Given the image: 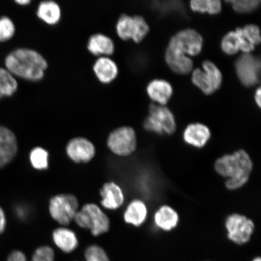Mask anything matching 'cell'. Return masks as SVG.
Listing matches in <instances>:
<instances>
[{
	"instance_id": "obj_30",
	"label": "cell",
	"mask_w": 261,
	"mask_h": 261,
	"mask_svg": "<svg viewBox=\"0 0 261 261\" xmlns=\"http://www.w3.org/2000/svg\"><path fill=\"white\" fill-rule=\"evenodd\" d=\"M15 26L11 19L7 16L0 18V42H5L14 37Z\"/></svg>"
},
{
	"instance_id": "obj_25",
	"label": "cell",
	"mask_w": 261,
	"mask_h": 261,
	"mask_svg": "<svg viewBox=\"0 0 261 261\" xmlns=\"http://www.w3.org/2000/svg\"><path fill=\"white\" fill-rule=\"evenodd\" d=\"M191 8L194 12L217 15L221 11L222 5L219 0H193Z\"/></svg>"
},
{
	"instance_id": "obj_5",
	"label": "cell",
	"mask_w": 261,
	"mask_h": 261,
	"mask_svg": "<svg viewBox=\"0 0 261 261\" xmlns=\"http://www.w3.org/2000/svg\"><path fill=\"white\" fill-rule=\"evenodd\" d=\"M143 127L149 132L170 135L175 132L177 125L174 114L167 107L151 104L149 115L145 120Z\"/></svg>"
},
{
	"instance_id": "obj_35",
	"label": "cell",
	"mask_w": 261,
	"mask_h": 261,
	"mask_svg": "<svg viewBox=\"0 0 261 261\" xmlns=\"http://www.w3.org/2000/svg\"><path fill=\"white\" fill-rule=\"evenodd\" d=\"M6 224V217L4 211L0 207V234L2 233L5 230Z\"/></svg>"
},
{
	"instance_id": "obj_17",
	"label": "cell",
	"mask_w": 261,
	"mask_h": 261,
	"mask_svg": "<svg viewBox=\"0 0 261 261\" xmlns=\"http://www.w3.org/2000/svg\"><path fill=\"white\" fill-rule=\"evenodd\" d=\"M102 198L101 204L110 210H116L124 203V195L122 189L114 182H106L100 189Z\"/></svg>"
},
{
	"instance_id": "obj_13",
	"label": "cell",
	"mask_w": 261,
	"mask_h": 261,
	"mask_svg": "<svg viewBox=\"0 0 261 261\" xmlns=\"http://www.w3.org/2000/svg\"><path fill=\"white\" fill-rule=\"evenodd\" d=\"M17 151V140L14 133L0 126V168L11 162Z\"/></svg>"
},
{
	"instance_id": "obj_7",
	"label": "cell",
	"mask_w": 261,
	"mask_h": 261,
	"mask_svg": "<svg viewBox=\"0 0 261 261\" xmlns=\"http://www.w3.org/2000/svg\"><path fill=\"white\" fill-rule=\"evenodd\" d=\"M79 203L72 194H58L52 197L49 204V211L53 219L63 226H67L74 220Z\"/></svg>"
},
{
	"instance_id": "obj_28",
	"label": "cell",
	"mask_w": 261,
	"mask_h": 261,
	"mask_svg": "<svg viewBox=\"0 0 261 261\" xmlns=\"http://www.w3.org/2000/svg\"><path fill=\"white\" fill-rule=\"evenodd\" d=\"M152 8L161 15H167L172 12H181L184 11V5L180 2H154Z\"/></svg>"
},
{
	"instance_id": "obj_3",
	"label": "cell",
	"mask_w": 261,
	"mask_h": 261,
	"mask_svg": "<svg viewBox=\"0 0 261 261\" xmlns=\"http://www.w3.org/2000/svg\"><path fill=\"white\" fill-rule=\"evenodd\" d=\"M74 220L80 227L89 228L94 237L107 233L110 230L109 218L95 204H85L77 211Z\"/></svg>"
},
{
	"instance_id": "obj_11",
	"label": "cell",
	"mask_w": 261,
	"mask_h": 261,
	"mask_svg": "<svg viewBox=\"0 0 261 261\" xmlns=\"http://www.w3.org/2000/svg\"><path fill=\"white\" fill-rule=\"evenodd\" d=\"M236 69L238 78L244 86L250 87L258 83L260 73L259 58L250 54H244L238 58Z\"/></svg>"
},
{
	"instance_id": "obj_10",
	"label": "cell",
	"mask_w": 261,
	"mask_h": 261,
	"mask_svg": "<svg viewBox=\"0 0 261 261\" xmlns=\"http://www.w3.org/2000/svg\"><path fill=\"white\" fill-rule=\"evenodd\" d=\"M225 227L228 240L238 245L249 243L255 228L252 220L239 214L228 216L225 221Z\"/></svg>"
},
{
	"instance_id": "obj_27",
	"label": "cell",
	"mask_w": 261,
	"mask_h": 261,
	"mask_svg": "<svg viewBox=\"0 0 261 261\" xmlns=\"http://www.w3.org/2000/svg\"><path fill=\"white\" fill-rule=\"evenodd\" d=\"M222 50L228 55H233L240 50V41L236 31L228 32L222 40Z\"/></svg>"
},
{
	"instance_id": "obj_14",
	"label": "cell",
	"mask_w": 261,
	"mask_h": 261,
	"mask_svg": "<svg viewBox=\"0 0 261 261\" xmlns=\"http://www.w3.org/2000/svg\"><path fill=\"white\" fill-rule=\"evenodd\" d=\"M93 70L97 80L105 84L112 83L119 74L117 64L110 57L98 58L94 62Z\"/></svg>"
},
{
	"instance_id": "obj_12",
	"label": "cell",
	"mask_w": 261,
	"mask_h": 261,
	"mask_svg": "<svg viewBox=\"0 0 261 261\" xmlns=\"http://www.w3.org/2000/svg\"><path fill=\"white\" fill-rule=\"evenodd\" d=\"M66 152L70 159L75 163H88L95 155L96 148L89 139L78 137L68 142Z\"/></svg>"
},
{
	"instance_id": "obj_21",
	"label": "cell",
	"mask_w": 261,
	"mask_h": 261,
	"mask_svg": "<svg viewBox=\"0 0 261 261\" xmlns=\"http://www.w3.org/2000/svg\"><path fill=\"white\" fill-rule=\"evenodd\" d=\"M147 215L148 210L144 202L135 200L130 202L127 207L123 218L126 223L139 227L145 223Z\"/></svg>"
},
{
	"instance_id": "obj_26",
	"label": "cell",
	"mask_w": 261,
	"mask_h": 261,
	"mask_svg": "<svg viewBox=\"0 0 261 261\" xmlns=\"http://www.w3.org/2000/svg\"><path fill=\"white\" fill-rule=\"evenodd\" d=\"M30 161L35 169L45 170L48 168V152L41 147H36L30 153Z\"/></svg>"
},
{
	"instance_id": "obj_34",
	"label": "cell",
	"mask_w": 261,
	"mask_h": 261,
	"mask_svg": "<svg viewBox=\"0 0 261 261\" xmlns=\"http://www.w3.org/2000/svg\"><path fill=\"white\" fill-rule=\"evenodd\" d=\"M8 261H28V260L25 254L21 251L15 250L9 254Z\"/></svg>"
},
{
	"instance_id": "obj_6",
	"label": "cell",
	"mask_w": 261,
	"mask_h": 261,
	"mask_svg": "<svg viewBox=\"0 0 261 261\" xmlns=\"http://www.w3.org/2000/svg\"><path fill=\"white\" fill-rule=\"evenodd\" d=\"M116 31L122 40H132L139 43L148 34L149 27L142 16L123 14L120 15L116 22Z\"/></svg>"
},
{
	"instance_id": "obj_36",
	"label": "cell",
	"mask_w": 261,
	"mask_h": 261,
	"mask_svg": "<svg viewBox=\"0 0 261 261\" xmlns=\"http://www.w3.org/2000/svg\"><path fill=\"white\" fill-rule=\"evenodd\" d=\"M260 89L259 88V89L256 90L255 96H254V99H255L257 105L259 107H260Z\"/></svg>"
},
{
	"instance_id": "obj_37",
	"label": "cell",
	"mask_w": 261,
	"mask_h": 261,
	"mask_svg": "<svg viewBox=\"0 0 261 261\" xmlns=\"http://www.w3.org/2000/svg\"><path fill=\"white\" fill-rule=\"evenodd\" d=\"M15 2L19 5L25 6L30 4L31 1L30 0H16Z\"/></svg>"
},
{
	"instance_id": "obj_4",
	"label": "cell",
	"mask_w": 261,
	"mask_h": 261,
	"mask_svg": "<svg viewBox=\"0 0 261 261\" xmlns=\"http://www.w3.org/2000/svg\"><path fill=\"white\" fill-rule=\"evenodd\" d=\"M203 45L201 35L194 29H188L178 32L171 39L166 50L182 56H196L200 54Z\"/></svg>"
},
{
	"instance_id": "obj_15",
	"label": "cell",
	"mask_w": 261,
	"mask_h": 261,
	"mask_svg": "<svg viewBox=\"0 0 261 261\" xmlns=\"http://www.w3.org/2000/svg\"><path fill=\"white\" fill-rule=\"evenodd\" d=\"M210 128L202 123H192L184 130V139L187 144L197 148H203L211 139Z\"/></svg>"
},
{
	"instance_id": "obj_16",
	"label": "cell",
	"mask_w": 261,
	"mask_h": 261,
	"mask_svg": "<svg viewBox=\"0 0 261 261\" xmlns=\"http://www.w3.org/2000/svg\"><path fill=\"white\" fill-rule=\"evenodd\" d=\"M87 48L90 53L95 56L110 57L115 50L114 42L109 36L96 33L91 35L87 42Z\"/></svg>"
},
{
	"instance_id": "obj_23",
	"label": "cell",
	"mask_w": 261,
	"mask_h": 261,
	"mask_svg": "<svg viewBox=\"0 0 261 261\" xmlns=\"http://www.w3.org/2000/svg\"><path fill=\"white\" fill-rule=\"evenodd\" d=\"M165 60L171 69L179 74H188L193 68V61L187 56H182L166 50Z\"/></svg>"
},
{
	"instance_id": "obj_24",
	"label": "cell",
	"mask_w": 261,
	"mask_h": 261,
	"mask_svg": "<svg viewBox=\"0 0 261 261\" xmlns=\"http://www.w3.org/2000/svg\"><path fill=\"white\" fill-rule=\"evenodd\" d=\"M18 84L16 78L9 71L0 68V99L11 96L18 89Z\"/></svg>"
},
{
	"instance_id": "obj_33",
	"label": "cell",
	"mask_w": 261,
	"mask_h": 261,
	"mask_svg": "<svg viewBox=\"0 0 261 261\" xmlns=\"http://www.w3.org/2000/svg\"><path fill=\"white\" fill-rule=\"evenodd\" d=\"M55 253L53 249L49 246L38 247L33 254L32 261H54Z\"/></svg>"
},
{
	"instance_id": "obj_8",
	"label": "cell",
	"mask_w": 261,
	"mask_h": 261,
	"mask_svg": "<svg viewBox=\"0 0 261 261\" xmlns=\"http://www.w3.org/2000/svg\"><path fill=\"white\" fill-rule=\"evenodd\" d=\"M203 70L197 68L192 73V83L207 95L220 89L223 83V75L216 65L210 61L203 63Z\"/></svg>"
},
{
	"instance_id": "obj_9",
	"label": "cell",
	"mask_w": 261,
	"mask_h": 261,
	"mask_svg": "<svg viewBox=\"0 0 261 261\" xmlns=\"http://www.w3.org/2000/svg\"><path fill=\"white\" fill-rule=\"evenodd\" d=\"M107 146L114 154L126 156L133 154L137 148L135 129L130 126H121L113 130L107 139Z\"/></svg>"
},
{
	"instance_id": "obj_2",
	"label": "cell",
	"mask_w": 261,
	"mask_h": 261,
	"mask_svg": "<svg viewBox=\"0 0 261 261\" xmlns=\"http://www.w3.org/2000/svg\"><path fill=\"white\" fill-rule=\"evenodd\" d=\"M253 166L252 159L243 149L222 156L214 164L215 171L222 177L227 178L225 185L230 191L237 190L247 184Z\"/></svg>"
},
{
	"instance_id": "obj_19",
	"label": "cell",
	"mask_w": 261,
	"mask_h": 261,
	"mask_svg": "<svg viewBox=\"0 0 261 261\" xmlns=\"http://www.w3.org/2000/svg\"><path fill=\"white\" fill-rule=\"evenodd\" d=\"M146 90L148 96L153 101L162 106L168 102L173 93L171 84L162 80L151 81L147 87Z\"/></svg>"
},
{
	"instance_id": "obj_20",
	"label": "cell",
	"mask_w": 261,
	"mask_h": 261,
	"mask_svg": "<svg viewBox=\"0 0 261 261\" xmlns=\"http://www.w3.org/2000/svg\"><path fill=\"white\" fill-rule=\"evenodd\" d=\"M37 15L45 23L48 25L57 24L61 18L60 6L51 0L42 1L38 6Z\"/></svg>"
},
{
	"instance_id": "obj_31",
	"label": "cell",
	"mask_w": 261,
	"mask_h": 261,
	"mask_svg": "<svg viewBox=\"0 0 261 261\" xmlns=\"http://www.w3.org/2000/svg\"><path fill=\"white\" fill-rule=\"evenodd\" d=\"M241 33L246 40L249 43L255 47V45L260 43V29L257 25L249 24L241 28Z\"/></svg>"
},
{
	"instance_id": "obj_32",
	"label": "cell",
	"mask_w": 261,
	"mask_h": 261,
	"mask_svg": "<svg viewBox=\"0 0 261 261\" xmlns=\"http://www.w3.org/2000/svg\"><path fill=\"white\" fill-rule=\"evenodd\" d=\"M86 261H110L106 251L97 245L87 247L85 252Z\"/></svg>"
},
{
	"instance_id": "obj_38",
	"label": "cell",
	"mask_w": 261,
	"mask_h": 261,
	"mask_svg": "<svg viewBox=\"0 0 261 261\" xmlns=\"http://www.w3.org/2000/svg\"><path fill=\"white\" fill-rule=\"evenodd\" d=\"M252 261H261L260 257V256L255 257H254V259H253V260Z\"/></svg>"
},
{
	"instance_id": "obj_1",
	"label": "cell",
	"mask_w": 261,
	"mask_h": 261,
	"mask_svg": "<svg viewBox=\"0 0 261 261\" xmlns=\"http://www.w3.org/2000/svg\"><path fill=\"white\" fill-rule=\"evenodd\" d=\"M6 69L14 76L37 82L43 79L48 63L45 58L34 49L19 48L6 58Z\"/></svg>"
},
{
	"instance_id": "obj_29",
	"label": "cell",
	"mask_w": 261,
	"mask_h": 261,
	"mask_svg": "<svg viewBox=\"0 0 261 261\" xmlns=\"http://www.w3.org/2000/svg\"><path fill=\"white\" fill-rule=\"evenodd\" d=\"M227 2L230 3L234 11L240 14H247L255 11L260 3L259 0H231Z\"/></svg>"
},
{
	"instance_id": "obj_22",
	"label": "cell",
	"mask_w": 261,
	"mask_h": 261,
	"mask_svg": "<svg viewBox=\"0 0 261 261\" xmlns=\"http://www.w3.org/2000/svg\"><path fill=\"white\" fill-rule=\"evenodd\" d=\"M53 240L56 246L65 253L72 252L78 246L76 234L67 228H58L53 231Z\"/></svg>"
},
{
	"instance_id": "obj_18",
	"label": "cell",
	"mask_w": 261,
	"mask_h": 261,
	"mask_svg": "<svg viewBox=\"0 0 261 261\" xmlns=\"http://www.w3.org/2000/svg\"><path fill=\"white\" fill-rule=\"evenodd\" d=\"M154 220L155 226L160 229L169 231L177 226L179 215L174 208L163 205L156 211Z\"/></svg>"
}]
</instances>
